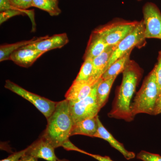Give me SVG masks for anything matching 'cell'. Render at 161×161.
<instances>
[{
    "mask_svg": "<svg viewBox=\"0 0 161 161\" xmlns=\"http://www.w3.org/2000/svg\"><path fill=\"white\" fill-rule=\"evenodd\" d=\"M99 79L92 78L86 81H73L71 86L65 94V99L76 103L86 98Z\"/></svg>",
    "mask_w": 161,
    "mask_h": 161,
    "instance_id": "30bf717a",
    "label": "cell"
},
{
    "mask_svg": "<svg viewBox=\"0 0 161 161\" xmlns=\"http://www.w3.org/2000/svg\"><path fill=\"white\" fill-rule=\"evenodd\" d=\"M69 161L68 160L66 159H58V160H57L56 161Z\"/></svg>",
    "mask_w": 161,
    "mask_h": 161,
    "instance_id": "1f68e13d",
    "label": "cell"
},
{
    "mask_svg": "<svg viewBox=\"0 0 161 161\" xmlns=\"http://www.w3.org/2000/svg\"><path fill=\"white\" fill-rule=\"evenodd\" d=\"M138 1H141V0H138Z\"/></svg>",
    "mask_w": 161,
    "mask_h": 161,
    "instance_id": "d6a6232c",
    "label": "cell"
},
{
    "mask_svg": "<svg viewBox=\"0 0 161 161\" xmlns=\"http://www.w3.org/2000/svg\"><path fill=\"white\" fill-rule=\"evenodd\" d=\"M96 118L98 127L95 137L103 139L107 141L112 147L119 151L126 159L130 160L134 158L135 157V153L127 150L122 144L114 138L111 133L104 127L98 115L96 116Z\"/></svg>",
    "mask_w": 161,
    "mask_h": 161,
    "instance_id": "4fadbf2b",
    "label": "cell"
},
{
    "mask_svg": "<svg viewBox=\"0 0 161 161\" xmlns=\"http://www.w3.org/2000/svg\"><path fill=\"white\" fill-rule=\"evenodd\" d=\"M55 148L43 137H40L27 147L26 154L37 159L41 158L47 161L58 159L55 153Z\"/></svg>",
    "mask_w": 161,
    "mask_h": 161,
    "instance_id": "9c48e42d",
    "label": "cell"
},
{
    "mask_svg": "<svg viewBox=\"0 0 161 161\" xmlns=\"http://www.w3.org/2000/svg\"><path fill=\"white\" fill-rule=\"evenodd\" d=\"M138 21L116 20L94 30L108 46L117 45L137 26Z\"/></svg>",
    "mask_w": 161,
    "mask_h": 161,
    "instance_id": "277c9868",
    "label": "cell"
},
{
    "mask_svg": "<svg viewBox=\"0 0 161 161\" xmlns=\"http://www.w3.org/2000/svg\"><path fill=\"white\" fill-rule=\"evenodd\" d=\"M27 13L26 10H22L20 9H12L1 12L0 13V24L2 25L4 22H6L10 18L16 16L24 15Z\"/></svg>",
    "mask_w": 161,
    "mask_h": 161,
    "instance_id": "7402d4cb",
    "label": "cell"
},
{
    "mask_svg": "<svg viewBox=\"0 0 161 161\" xmlns=\"http://www.w3.org/2000/svg\"><path fill=\"white\" fill-rule=\"evenodd\" d=\"M61 147H63L64 149L67 150V151H77V152L81 153L86 154V155H88L89 153L87 152L84 150L79 149L78 147L75 146L74 144L72 143L71 142H70L69 139L64 143Z\"/></svg>",
    "mask_w": 161,
    "mask_h": 161,
    "instance_id": "4316f807",
    "label": "cell"
},
{
    "mask_svg": "<svg viewBox=\"0 0 161 161\" xmlns=\"http://www.w3.org/2000/svg\"><path fill=\"white\" fill-rule=\"evenodd\" d=\"M117 45L108 46L100 55L93 59V72L92 78L98 79L102 78L105 71L111 56Z\"/></svg>",
    "mask_w": 161,
    "mask_h": 161,
    "instance_id": "5bb4252c",
    "label": "cell"
},
{
    "mask_svg": "<svg viewBox=\"0 0 161 161\" xmlns=\"http://www.w3.org/2000/svg\"><path fill=\"white\" fill-rule=\"evenodd\" d=\"M19 161H38V159L26 154L20 159Z\"/></svg>",
    "mask_w": 161,
    "mask_h": 161,
    "instance_id": "4dcf8cb0",
    "label": "cell"
},
{
    "mask_svg": "<svg viewBox=\"0 0 161 161\" xmlns=\"http://www.w3.org/2000/svg\"><path fill=\"white\" fill-rule=\"evenodd\" d=\"M101 80V78L86 98L78 102L69 101L70 112L74 125L84 119L95 117L98 115L100 109L97 103V91Z\"/></svg>",
    "mask_w": 161,
    "mask_h": 161,
    "instance_id": "5b68a950",
    "label": "cell"
},
{
    "mask_svg": "<svg viewBox=\"0 0 161 161\" xmlns=\"http://www.w3.org/2000/svg\"><path fill=\"white\" fill-rule=\"evenodd\" d=\"M12 9H16L13 7L9 0H0V11L3 12Z\"/></svg>",
    "mask_w": 161,
    "mask_h": 161,
    "instance_id": "83f0119b",
    "label": "cell"
},
{
    "mask_svg": "<svg viewBox=\"0 0 161 161\" xmlns=\"http://www.w3.org/2000/svg\"><path fill=\"white\" fill-rule=\"evenodd\" d=\"M69 39L65 33L48 36L36 43L29 44L23 48H32L40 51L45 53L47 52L57 48H60L66 45Z\"/></svg>",
    "mask_w": 161,
    "mask_h": 161,
    "instance_id": "8fae6325",
    "label": "cell"
},
{
    "mask_svg": "<svg viewBox=\"0 0 161 161\" xmlns=\"http://www.w3.org/2000/svg\"><path fill=\"white\" fill-rule=\"evenodd\" d=\"M146 39L161 40V12L154 3H147L143 7Z\"/></svg>",
    "mask_w": 161,
    "mask_h": 161,
    "instance_id": "ba28073f",
    "label": "cell"
},
{
    "mask_svg": "<svg viewBox=\"0 0 161 161\" xmlns=\"http://www.w3.org/2000/svg\"><path fill=\"white\" fill-rule=\"evenodd\" d=\"M47 125L41 137L56 149L62 147L70 136L74 122L66 99L57 102L55 109L47 119Z\"/></svg>",
    "mask_w": 161,
    "mask_h": 161,
    "instance_id": "7a4b0ae2",
    "label": "cell"
},
{
    "mask_svg": "<svg viewBox=\"0 0 161 161\" xmlns=\"http://www.w3.org/2000/svg\"><path fill=\"white\" fill-rule=\"evenodd\" d=\"M96 116L84 119L74 124L70 136L75 135H82L95 137L98 127Z\"/></svg>",
    "mask_w": 161,
    "mask_h": 161,
    "instance_id": "2e32d148",
    "label": "cell"
},
{
    "mask_svg": "<svg viewBox=\"0 0 161 161\" xmlns=\"http://www.w3.org/2000/svg\"><path fill=\"white\" fill-rule=\"evenodd\" d=\"M84 60L79 73L74 81H86L93 78V59L88 58Z\"/></svg>",
    "mask_w": 161,
    "mask_h": 161,
    "instance_id": "44dd1931",
    "label": "cell"
},
{
    "mask_svg": "<svg viewBox=\"0 0 161 161\" xmlns=\"http://www.w3.org/2000/svg\"><path fill=\"white\" fill-rule=\"evenodd\" d=\"M108 45L103 38L93 31L90 36L86 50L84 55V60L90 58L93 59L100 54Z\"/></svg>",
    "mask_w": 161,
    "mask_h": 161,
    "instance_id": "9a60e30c",
    "label": "cell"
},
{
    "mask_svg": "<svg viewBox=\"0 0 161 161\" xmlns=\"http://www.w3.org/2000/svg\"><path fill=\"white\" fill-rule=\"evenodd\" d=\"M9 3L15 9L22 10L33 7V0H9Z\"/></svg>",
    "mask_w": 161,
    "mask_h": 161,
    "instance_id": "603a6c76",
    "label": "cell"
},
{
    "mask_svg": "<svg viewBox=\"0 0 161 161\" xmlns=\"http://www.w3.org/2000/svg\"><path fill=\"white\" fill-rule=\"evenodd\" d=\"M48 36L40 37L33 38L31 40H24L20 41L17 43H11V44H6L1 45L0 47V61L9 60L10 56L14 52L21 49L24 47L36 43L38 41H40L45 39Z\"/></svg>",
    "mask_w": 161,
    "mask_h": 161,
    "instance_id": "e0dca14e",
    "label": "cell"
},
{
    "mask_svg": "<svg viewBox=\"0 0 161 161\" xmlns=\"http://www.w3.org/2000/svg\"><path fill=\"white\" fill-rule=\"evenodd\" d=\"M27 150V147L24 150L12 153L8 157L0 161H19L23 156L26 155Z\"/></svg>",
    "mask_w": 161,
    "mask_h": 161,
    "instance_id": "484cf974",
    "label": "cell"
},
{
    "mask_svg": "<svg viewBox=\"0 0 161 161\" xmlns=\"http://www.w3.org/2000/svg\"><path fill=\"white\" fill-rule=\"evenodd\" d=\"M116 78L117 77L106 79L102 78L99 82L97 88V99L98 107L100 109L106 103L111 88Z\"/></svg>",
    "mask_w": 161,
    "mask_h": 161,
    "instance_id": "d6986e66",
    "label": "cell"
},
{
    "mask_svg": "<svg viewBox=\"0 0 161 161\" xmlns=\"http://www.w3.org/2000/svg\"><path fill=\"white\" fill-rule=\"evenodd\" d=\"M5 87L31 103L47 119L51 115L55 109L57 103L56 102L30 92L11 80H6Z\"/></svg>",
    "mask_w": 161,
    "mask_h": 161,
    "instance_id": "8992f818",
    "label": "cell"
},
{
    "mask_svg": "<svg viewBox=\"0 0 161 161\" xmlns=\"http://www.w3.org/2000/svg\"><path fill=\"white\" fill-rule=\"evenodd\" d=\"M32 6L46 11L51 16H58L61 12L58 0H33Z\"/></svg>",
    "mask_w": 161,
    "mask_h": 161,
    "instance_id": "ffe728a7",
    "label": "cell"
},
{
    "mask_svg": "<svg viewBox=\"0 0 161 161\" xmlns=\"http://www.w3.org/2000/svg\"><path fill=\"white\" fill-rule=\"evenodd\" d=\"M161 114V96L158 98L156 105L154 115H157Z\"/></svg>",
    "mask_w": 161,
    "mask_h": 161,
    "instance_id": "f546056e",
    "label": "cell"
},
{
    "mask_svg": "<svg viewBox=\"0 0 161 161\" xmlns=\"http://www.w3.org/2000/svg\"><path fill=\"white\" fill-rule=\"evenodd\" d=\"M131 51L128 52L123 57L113 62L104 73L101 78L103 79H106L112 77H117L119 74L123 72L130 61V56Z\"/></svg>",
    "mask_w": 161,
    "mask_h": 161,
    "instance_id": "ac0fdd59",
    "label": "cell"
},
{
    "mask_svg": "<svg viewBox=\"0 0 161 161\" xmlns=\"http://www.w3.org/2000/svg\"><path fill=\"white\" fill-rule=\"evenodd\" d=\"M44 53L36 49L22 48L12 53L9 60L19 66L29 68Z\"/></svg>",
    "mask_w": 161,
    "mask_h": 161,
    "instance_id": "7c38bea8",
    "label": "cell"
},
{
    "mask_svg": "<svg viewBox=\"0 0 161 161\" xmlns=\"http://www.w3.org/2000/svg\"><path fill=\"white\" fill-rule=\"evenodd\" d=\"M145 39H146L145 37V26L143 20H142L138 22L134 30L117 44L105 72L113 62L123 57L128 52L131 51L135 47L142 43Z\"/></svg>",
    "mask_w": 161,
    "mask_h": 161,
    "instance_id": "52a82bcc",
    "label": "cell"
},
{
    "mask_svg": "<svg viewBox=\"0 0 161 161\" xmlns=\"http://www.w3.org/2000/svg\"><path fill=\"white\" fill-rule=\"evenodd\" d=\"M88 155L92 157L98 161H113L109 157L107 156H102L98 155V154H92V153H88Z\"/></svg>",
    "mask_w": 161,
    "mask_h": 161,
    "instance_id": "f1b7e54d",
    "label": "cell"
},
{
    "mask_svg": "<svg viewBox=\"0 0 161 161\" xmlns=\"http://www.w3.org/2000/svg\"><path fill=\"white\" fill-rule=\"evenodd\" d=\"M155 69L156 79L158 86L159 97L161 96V51L159 52L158 62L154 66Z\"/></svg>",
    "mask_w": 161,
    "mask_h": 161,
    "instance_id": "d4e9b609",
    "label": "cell"
},
{
    "mask_svg": "<svg viewBox=\"0 0 161 161\" xmlns=\"http://www.w3.org/2000/svg\"><path fill=\"white\" fill-rule=\"evenodd\" d=\"M159 97L158 86L157 83L154 67L144 80L142 87L136 95L131 104L132 115L140 113L154 115Z\"/></svg>",
    "mask_w": 161,
    "mask_h": 161,
    "instance_id": "3957f363",
    "label": "cell"
},
{
    "mask_svg": "<svg viewBox=\"0 0 161 161\" xmlns=\"http://www.w3.org/2000/svg\"><path fill=\"white\" fill-rule=\"evenodd\" d=\"M138 68L130 61L123 72L122 81L117 92L112 110L108 114L110 118L122 119L128 122L133 120L131 101L140 78Z\"/></svg>",
    "mask_w": 161,
    "mask_h": 161,
    "instance_id": "6da1fadb",
    "label": "cell"
},
{
    "mask_svg": "<svg viewBox=\"0 0 161 161\" xmlns=\"http://www.w3.org/2000/svg\"><path fill=\"white\" fill-rule=\"evenodd\" d=\"M136 158L143 161H161V156L143 150L139 153Z\"/></svg>",
    "mask_w": 161,
    "mask_h": 161,
    "instance_id": "cb8c5ba5",
    "label": "cell"
}]
</instances>
